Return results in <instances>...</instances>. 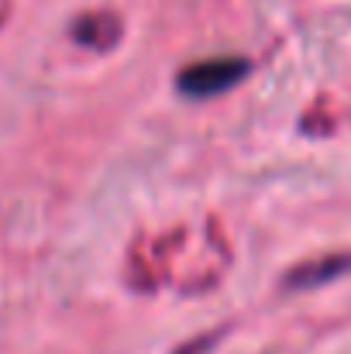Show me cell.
I'll use <instances>...</instances> for the list:
<instances>
[{"label": "cell", "mask_w": 351, "mask_h": 354, "mask_svg": "<svg viewBox=\"0 0 351 354\" xmlns=\"http://www.w3.org/2000/svg\"><path fill=\"white\" fill-rule=\"evenodd\" d=\"M244 69L248 66L241 59H207V62H197V66L183 69L179 86L193 97H214V93L234 86L244 76Z\"/></svg>", "instance_id": "6da1fadb"}]
</instances>
